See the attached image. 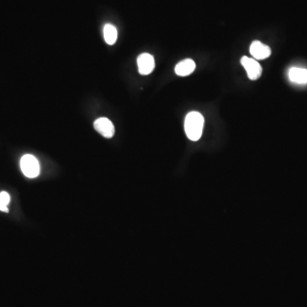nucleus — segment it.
Masks as SVG:
<instances>
[{"instance_id":"1","label":"nucleus","mask_w":307,"mask_h":307,"mask_svg":"<svg viewBox=\"0 0 307 307\" xmlns=\"http://www.w3.org/2000/svg\"><path fill=\"white\" fill-rule=\"evenodd\" d=\"M203 126V116L198 112H191L185 117V134L191 141H197L201 139Z\"/></svg>"},{"instance_id":"2","label":"nucleus","mask_w":307,"mask_h":307,"mask_svg":"<svg viewBox=\"0 0 307 307\" xmlns=\"http://www.w3.org/2000/svg\"><path fill=\"white\" fill-rule=\"evenodd\" d=\"M22 171L25 176L29 179L38 177L40 172V166L38 160L32 155H25L22 156L20 162Z\"/></svg>"},{"instance_id":"3","label":"nucleus","mask_w":307,"mask_h":307,"mask_svg":"<svg viewBox=\"0 0 307 307\" xmlns=\"http://www.w3.org/2000/svg\"><path fill=\"white\" fill-rule=\"evenodd\" d=\"M241 63L247 71V76L251 80H256L261 76L262 74V68L260 64L253 58H249L247 57H243L241 59Z\"/></svg>"},{"instance_id":"4","label":"nucleus","mask_w":307,"mask_h":307,"mask_svg":"<svg viewBox=\"0 0 307 307\" xmlns=\"http://www.w3.org/2000/svg\"><path fill=\"white\" fill-rule=\"evenodd\" d=\"M94 128L102 136L106 139H111L115 133L114 125L108 118H99L94 122Z\"/></svg>"},{"instance_id":"5","label":"nucleus","mask_w":307,"mask_h":307,"mask_svg":"<svg viewBox=\"0 0 307 307\" xmlns=\"http://www.w3.org/2000/svg\"><path fill=\"white\" fill-rule=\"evenodd\" d=\"M155 59L152 55L149 53H143L138 57V67L140 74L143 75H148L155 68Z\"/></svg>"},{"instance_id":"6","label":"nucleus","mask_w":307,"mask_h":307,"mask_svg":"<svg viewBox=\"0 0 307 307\" xmlns=\"http://www.w3.org/2000/svg\"><path fill=\"white\" fill-rule=\"evenodd\" d=\"M250 53L255 60H264L271 56L272 51L268 46L255 40L251 45Z\"/></svg>"},{"instance_id":"7","label":"nucleus","mask_w":307,"mask_h":307,"mask_svg":"<svg viewBox=\"0 0 307 307\" xmlns=\"http://www.w3.org/2000/svg\"><path fill=\"white\" fill-rule=\"evenodd\" d=\"M196 69V63L191 59H185L178 63L175 67V73L179 76H188Z\"/></svg>"},{"instance_id":"8","label":"nucleus","mask_w":307,"mask_h":307,"mask_svg":"<svg viewBox=\"0 0 307 307\" xmlns=\"http://www.w3.org/2000/svg\"><path fill=\"white\" fill-rule=\"evenodd\" d=\"M288 78L296 84H306L307 69L301 68H292L288 72Z\"/></svg>"},{"instance_id":"9","label":"nucleus","mask_w":307,"mask_h":307,"mask_svg":"<svg viewBox=\"0 0 307 307\" xmlns=\"http://www.w3.org/2000/svg\"><path fill=\"white\" fill-rule=\"evenodd\" d=\"M104 36L108 45H114L117 40V29L114 25L106 24L104 27Z\"/></svg>"},{"instance_id":"10","label":"nucleus","mask_w":307,"mask_h":307,"mask_svg":"<svg viewBox=\"0 0 307 307\" xmlns=\"http://www.w3.org/2000/svg\"><path fill=\"white\" fill-rule=\"evenodd\" d=\"M11 201V196L6 191L0 192V211L2 212H8L9 203Z\"/></svg>"}]
</instances>
